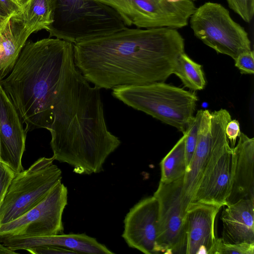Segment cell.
I'll return each instance as SVG.
<instances>
[{
	"label": "cell",
	"instance_id": "ba28073f",
	"mask_svg": "<svg viewBox=\"0 0 254 254\" xmlns=\"http://www.w3.org/2000/svg\"><path fill=\"white\" fill-rule=\"evenodd\" d=\"M231 120L226 109L213 112L202 110L196 146L184 177L183 200L186 210L209 161L216 152L229 144L225 128Z\"/></svg>",
	"mask_w": 254,
	"mask_h": 254
},
{
	"label": "cell",
	"instance_id": "4316f807",
	"mask_svg": "<svg viewBox=\"0 0 254 254\" xmlns=\"http://www.w3.org/2000/svg\"><path fill=\"white\" fill-rule=\"evenodd\" d=\"M25 251L33 254H77L74 251L55 245L38 246L28 248Z\"/></svg>",
	"mask_w": 254,
	"mask_h": 254
},
{
	"label": "cell",
	"instance_id": "83f0119b",
	"mask_svg": "<svg viewBox=\"0 0 254 254\" xmlns=\"http://www.w3.org/2000/svg\"><path fill=\"white\" fill-rule=\"evenodd\" d=\"M225 132L232 148L234 147L237 138L241 133L239 121L236 120L230 121L226 126Z\"/></svg>",
	"mask_w": 254,
	"mask_h": 254
},
{
	"label": "cell",
	"instance_id": "1f68e13d",
	"mask_svg": "<svg viewBox=\"0 0 254 254\" xmlns=\"http://www.w3.org/2000/svg\"><path fill=\"white\" fill-rule=\"evenodd\" d=\"M15 3L18 5L23 10L26 6L30 0H12Z\"/></svg>",
	"mask_w": 254,
	"mask_h": 254
},
{
	"label": "cell",
	"instance_id": "52a82bcc",
	"mask_svg": "<svg viewBox=\"0 0 254 254\" xmlns=\"http://www.w3.org/2000/svg\"><path fill=\"white\" fill-rule=\"evenodd\" d=\"M113 8L127 26L182 28L196 7L192 0H93Z\"/></svg>",
	"mask_w": 254,
	"mask_h": 254
},
{
	"label": "cell",
	"instance_id": "484cf974",
	"mask_svg": "<svg viewBox=\"0 0 254 254\" xmlns=\"http://www.w3.org/2000/svg\"><path fill=\"white\" fill-rule=\"evenodd\" d=\"M235 65L243 74L254 73V53L252 50L240 54L235 60Z\"/></svg>",
	"mask_w": 254,
	"mask_h": 254
},
{
	"label": "cell",
	"instance_id": "ffe728a7",
	"mask_svg": "<svg viewBox=\"0 0 254 254\" xmlns=\"http://www.w3.org/2000/svg\"><path fill=\"white\" fill-rule=\"evenodd\" d=\"M185 141V135L183 134L160 162V182L169 184L184 177L187 171Z\"/></svg>",
	"mask_w": 254,
	"mask_h": 254
},
{
	"label": "cell",
	"instance_id": "4fadbf2b",
	"mask_svg": "<svg viewBox=\"0 0 254 254\" xmlns=\"http://www.w3.org/2000/svg\"><path fill=\"white\" fill-rule=\"evenodd\" d=\"M16 108L0 84V136L1 159L15 173L23 171L22 158L26 134Z\"/></svg>",
	"mask_w": 254,
	"mask_h": 254
},
{
	"label": "cell",
	"instance_id": "d6986e66",
	"mask_svg": "<svg viewBox=\"0 0 254 254\" xmlns=\"http://www.w3.org/2000/svg\"><path fill=\"white\" fill-rule=\"evenodd\" d=\"M55 0H30L21 12L14 15L32 33L47 31L54 21Z\"/></svg>",
	"mask_w": 254,
	"mask_h": 254
},
{
	"label": "cell",
	"instance_id": "836d02e7",
	"mask_svg": "<svg viewBox=\"0 0 254 254\" xmlns=\"http://www.w3.org/2000/svg\"><path fill=\"white\" fill-rule=\"evenodd\" d=\"M192 0V1H194V0Z\"/></svg>",
	"mask_w": 254,
	"mask_h": 254
},
{
	"label": "cell",
	"instance_id": "7a4b0ae2",
	"mask_svg": "<svg viewBox=\"0 0 254 254\" xmlns=\"http://www.w3.org/2000/svg\"><path fill=\"white\" fill-rule=\"evenodd\" d=\"M184 53V38L167 27H126L73 44L77 68L89 83L106 89L163 82Z\"/></svg>",
	"mask_w": 254,
	"mask_h": 254
},
{
	"label": "cell",
	"instance_id": "6da1fadb",
	"mask_svg": "<svg viewBox=\"0 0 254 254\" xmlns=\"http://www.w3.org/2000/svg\"><path fill=\"white\" fill-rule=\"evenodd\" d=\"M0 84L27 132L71 129L92 99L93 87L75 65L73 44L56 38L27 41Z\"/></svg>",
	"mask_w": 254,
	"mask_h": 254
},
{
	"label": "cell",
	"instance_id": "f546056e",
	"mask_svg": "<svg viewBox=\"0 0 254 254\" xmlns=\"http://www.w3.org/2000/svg\"><path fill=\"white\" fill-rule=\"evenodd\" d=\"M11 16L6 14L0 8V32L3 29L7 22Z\"/></svg>",
	"mask_w": 254,
	"mask_h": 254
},
{
	"label": "cell",
	"instance_id": "603a6c76",
	"mask_svg": "<svg viewBox=\"0 0 254 254\" xmlns=\"http://www.w3.org/2000/svg\"><path fill=\"white\" fill-rule=\"evenodd\" d=\"M209 254H254V244H232L217 238Z\"/></svg>",
	"mask_w": 254,
	"mask_h": 254
},
{
	"label": "cell",
	"instance_id": "f1b7e54d",
	"mask_svg": "<svg viewBox=\"0 0 254 254\" xmlns=\"http://www.w3.org/2000/svg\"><path fill=\"white\" fill-rule=\"evenodd\" d=\"M0 8L9 16L17 15L22 11L12 0H0Z\"/></svg>",
	"mask_w": 254,
	"mask_h": 254
},
{
	"label": "cell",
	"instance_id": "7c38bea8",
	"mask_svg": "<svg viewBox=\"0 0 254 254\" xmlns=\"http://www.w3.org/2000/svg\"><path fill=\"white\" fill-rule=\"evenodd\" d=\"M232 148L228 144L209 161L198 184L191 202L221 207L227 205L231 190Z\"/></svg>",
	"mask_w": 254,
	"mask_h": 254
},
{
	"label": "cell",
	"instance_id": "d4e9b609",
	"mask_svg": "<svg viewBox=\"0 0 254 254\" xmlns=\"http://www.w3.org/2000/svg\"><path fill=\"white\" fill-rule=\"evenodd\" d=\"M15 174L7 165L0 161V208Z\"/></svg>",
	"mask_w": 254,
	"mask_h": 254
},
{
	"label": "cell",
	"instance_id": "4dcf8cb0",
	"mask_svg": "<svg viewBox=\"0 0 254 254\" xmlns=\"http://www.w3.org/2000/svg\"><path fill=\"white\" fill-rule=\"evenodd\" d=\"M18 254L15 251H11L5 247L3 244L0 243V254Z\"/></svg>",
	"mask_w": 254,
	"mask_h": 254
},
{
	"label": "cell",
	"instance_id": "e0dca14e",
	"mask_svg": "<svg viewBox=\"0 0 254 254\" xmlns=\"http://www.w3.org/2000/svg\"><path fill=\"white\" fill-rule=\"evenodd\" d=\"M226 206L221 216V240L232 244H254V201L242 199Z\"/></svg>",
	"mask_w": 254,
	"mask_h": 254
},
{
	"label": "cell",
	"instance_id": "9c48e42d",
	"mask_svg": "<svg viewBox=\"0 0 254 254\" xmlns=\"http://www.w3.org/2000/svg\"><path fill=\"white\" fill-rule=\"evenodd\" d=\"M184 177L165 184L154 192L159 204L156 253L185 254L186 212L183 200Z\"/></svg>",
	"mask_w": 254,
	"mask_h": 254
},
{
	"label": "cell",
	"instance_id": "7402d4cb",
	"mask_svg": "<svg viewBox=\"0 0 254 254\" xmlns=\"http://www.w3.org/2000/svg\"><path fill=\"white\" fill-rule=\"evenodd\" d=\"M202 110H198L189 124L186 131L183 133L185 135V155L187 163V171L193 157L197 142L198 129ZM186 171V172H187Z\"/></svg>",
	"mask_w": 254,
	"mask_h": 254
},
{
	"label": "cell",
	"instance_id": "44dd1931",
	"mask_svg": "<svg viewBox=\"0 0 254 254\" xmlns=\"http://www.w3.org/2000/svg\"><path fill=\"white\" fill-rule=\"evenodd\" d=\"M184 85L191 90H202L206 84L201 65L192 60L185 53L178 58L173 70Z\"/></svg>",
	"mask_w": 254,
	"mask_h": 254
},
{
	"label": "cell",
	"instance_id": "d6a6232c",
	"mask_svg": "<svg viewBox=\"0 0 254 254\" xmlns=\"http://www.w3.org/2000/svg\"><path fill=\"white\" fill-rule=\"evenodd\" d=\"M0 161H2V160L1 159V146L0 136Z\"/></svg>",
	"mask_w": 254,
	"mask_h": 254
},
{
	"label": "cell",
	"instance_id": "ac0fdd59",
	"mask_svg": "<svg viewBox=\"0 0 254 254\" xmlns=\"http://www.w3.org/2000/svg\"><path fill=\"white\" fill-rule=\"evenodd\" d=\"M32 33L14 16L0 32V81L11 72Z\"/></svg>",
	"mask_w": 254,
	"mask_h": 254
},
{
	"label": "cell",
	"instance_id": "3957f363",
	"mask_svg": "<svg viewBox=\"0 0 254 254\" xmlns=\"http://www.w3.org/2000/svg\"><path fill=\"white\" fill-rule=\"evenodd\" d=\"M112 95L125 104L178 129L186 131L193 117L198 98L192 92L163 82L122 85Z\"/></svg>",
	"mask_w": 254,
	"mask_h": 254
},
{
	"label": "cell",
	"instance_id": "5bb4252c",
	"mask_svg": "<svg viewBox=\"0 0 254 254\" xmlns=\"http://www.w3.org/2000/svg\"><path fill=\"white\" fill-rule=\"evenodd\" d=\"M221 207L190 202L186 209L185 254H209L215 243V220Z\"/></svg>",
	"mask_w": 254,
	"mask_h": 254
},
{
	"label": "cell",
	"instance_id": "8992f818",
	"mask_svg": "<svg viewBox=\"0 0 254 254\" xmlns=\"http://www.w3.org/2000/svg\"><path fill=\"white\" fill-rule=\"evenodd\" d=\"M190 20L195 37L218 53L235 60L251 50L248 33L220 3L205 2L195 8Z\"/></svg>",
	"mask_w": 254,
	"mask_h": 254
},
{
	"label": "cell",
	"instance_id": "277c9868",
	"mask_svg": "<svg viewBox=\"0 0 254 254\" xmlns=\"http://www.w3.org/2000/svg\"><path fill=\"white\" fill-rule=\"evenodd\" d=\"M54 21L48 32L72 44L127 27L111 7L93 0H55Z\"/></svg>",
	"mask_w": 254,
	"mask_h": 254
},
{
	"label": "cell",
	"instance_id": "cb8c5ba5",
	"mask_svg": "<svg viewBox=\"0 0 254 254\" xmlns=\"http://www.w3.org/2000/svg\"><path fill=\"white\" fill-rule=\"evenodd\" d=\"M229 7L245 21L250 22L254 14V0H226Z\"/></svg>",
	"mask_w": 254,
	"mask_h": 254
},
{
	"label": "cell",
	"instance_id": "30bf717a",
	"mask_svg": "<svg viewBox=\"0 0 254 254\" xmlns=\"http://www.w3.org/2000/svg\"><path fill=\"white\" fill-rule=\"evenodd\" d=\"M67 189L57 184L39 204L17 218L0 224V237L47 236L63 233V214Z\"/></svg>",
	"mask_w": 254,
	"mask_h": 254
},
{
	"label": "cell",
	"instance_id": "8fae6325",
	"mask_svg": "<svg viewBox=\"0 0 254 254\" xmlns=\"http://www.w3.org/2000/svg\"><path fill=\"white\" fill-rule=\"evenodd\" d=\"M159 204L154 196L144 198L126 215L122 237L131 248L145 254L156 253Z\"/></svg>",
	"mask_w": 254,
	"mask_h": 254
},
{
	"label": "cell",
	"instance_id": "2e32d148",
	"mask_svg": "<svg viewBox=\"0 0 254 254\" xmlns=\"http://www.w3.org/2000/svg\"><path fill=\"white\" fill-rule=\"evenodd\" d=\"M0 243L13 251L42 245H55L66 248L77 254H113L104 245L85 234L63 233L51 236L30 237H0Z\"/></svg>",
	"mask_w": 254,
	"mask_h": 254
},
{
	"label": "cell",
	"instance_id": "9a60e30c",
	"mask_svg": "<svg viewBox=\"0 0 254 254\" xmlns=\"http://www.w3.org/2000/svg\"><path fill=\"white\" fill-rule=\"evenodd\" d=\"M239 137L232 148L231 190L227 205L242 199L254 201V138L243 132Z\"/></svg>",
	"mask_w": 254,
	"mask_h": 254
},
{
	"label": "cell",
	"instance_id": "5b68a950",
	"mask_svg": "<svg viewBox=\"0 0 254 254\" xmlns=\"http://www.w3.org/2000/svg\"><path fill=\"white\" fill-rule=\"evenodd\" d=\"M55 159L39 158L26 170L16 173L0 208V224L13 220L27 212L62 181L61 170Z\"/></svg>",
	"mask_w": 254,
	"mask_h": 254
}]
</instances>
